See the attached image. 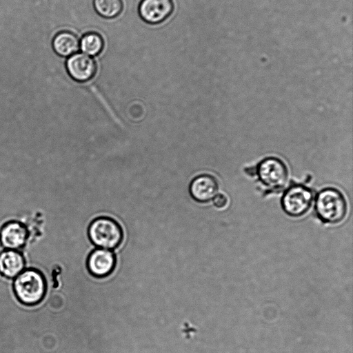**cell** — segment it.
<instances>
[{"instance_id": "5b68a950", "label": "cell", "mask_w": 353, "mask_h": 353, "mask_svg": "<svg viewBox=\"0 0 353 353\" xmlns=\"http://www.w3.org/2000/svg\"><path fill=\"white\" fill-rule=\"evenodd\" d=\"M14 288L17 297L23 303L34 304L42 299L45 292V282L40 273L29 270L18 275Z\"/></svg>"}, {"instance_id": "3957f363", "label": "cell", "mask_w": 353, "mask_h": 353, "mask_svg": "<svg viewBox=\"0 0 353 353\" xmlns=\"http://www.w3.org/2000/svg\"><path fill=\"white\" fill-rule=\"evenodd\" d=\"M256 173L263 185L274 191L285 186L289 176L286 164L275 157L262 159L256 165Z\"/></svg>"}, {"instance_id": "7a4b0ae2", "label": "cell", "mask_w": 353, "mask_h": 353, "mask_svg": "<svg viewBox=\"0 0 353 353\" xmlns=\"http://www.w3.org/2000/svg\"><path fill=\"white\" fill-rule=\"evenodd\" d=\"M88 236L94 245L109 250L117 248L121 243L123 234L121 225L114 219L99 216L90 223Z\"/></svg>"}, {"instance_id": "7c38bea8", "label": "cell", "mask_w": 353, "mask_h": 353, "mask_svg": "<svg viewBox=\"0 0 353 353\" xmlns=\"http://www.w3.org/2000/svg\"><path fill=\"white\" fill-rule=\"evenodd\" d=\"M24 261L17 252L9 250L0 255V271L8 277L17 276L23 270Z\"/></svg>"}, {"instance_id": "6da1fadb", "label": "cell", "mask_w": 353, "mask_h": 353, "mask_svg": "<svg viewBox=\"0 0 353 353\" xmlns=\"http://www.w3.org/2000/svg\"><path fill=\"white\" fill-rule=\"evenodd\" d=\"M315 212L323 223L336 224L341 222L347 212V203L343 193L335 188L322 189L316 196Z\"/></svg>"}, {"instance_id": "9a60e30c", "label": "cell", "mask_w": 353, "mask_h": 353, "mask_svg": "<svg viewBox=\"0 0 353 353\" xmlns=\"http://www.w3.org/2000/svg\"><path fill=\"white\" fill-rule=\"evenodd\" d=\"M212 200L214 206L217 208H223L228 203V197L223 193L217 194Z\"/></svg>"}, {"instance_id": "5bb4252c", "label": "cell", "mask_w": 353, "mask_h": 353, "mask_svg": "<svg viewBox=\"0 0 353 353\" xmlns=\"http://www.w3.org/2000/svg\"><path fill=\"white\" fill-rule=\"evenodd\" d=\"M93 5L97 14L105 19L119 16L123 7L122 0H94Z\"/></svg>"}, {"instance_id": "52a82bcc", "label": "cell", "mask_w": 353, "mask_h": 353, "mask_svg": "<svg viewBox=\"0 0 353 353\" xmlns=\"http://www.w3.org/2000/svg\"><path fill=\"white\" fill-rule=\"evenodd\" d=\"M172 0H142L139 6L141 18L150 24H158L165 21L172 13Z\"/></svg>"}, {"instance_id": "30bf717a", "label": "cell", "mask_w": 353, "mask_h": 353, "mask_svg": "<svg viewBox=\"0 0 353 353\" xmlns=\"http://www.w3.org/2000/svg\"><path fill=\"white\" fill-rule=\"evenodd\" d=\"M27 232L26 228L17 222L8 223L1 230V241L7 248L16 249L26 241Z\"/></svg>"}, {"instance_id": "4fadbf2b", "label": "cell", "mask_w": 353, "mask_h": 353, "mask_svg": "<svg viewBox=\"0 0 353 353\" xmlns=\"http://www.w3.org/2000/svg\"><path fill=\"white\" fill-rule=\"evenodd\" d=\"M104 47V41L97 32L85 34L79 41V48L83 53L94 57L99 54Z\"/></svg>"}, {"instance_id": "277c9868", "label": "cell", "mask_w": 353, "mask_h": 353, "mask_svg": "<svg viewBox=\"0 0 353 353\" xmlns=\"http://www.w3.org/2000/svg\"><path fill=\"white\" fill-rule=\"evenodd\" d=\"M314 201L313 191L302 184H293L283 193L281 204L284 212L292 217L305 214Z\"/></svg>"}, {"instance_id": "8fae6325", "label": "cell", "mask_w": 353, "mask_h": 353, "mask_svg": "<svg viewBox=\"0 0 353 353\" xmlns=\"http://www.w3.org/2000/svg\"><path fill=\"white\" fill-rule=\"evenodd\" d=\"M52 47L54 52L59 56H71L78 51L79 40L73 32L61 31L54 37Z\"/></svg>"}, {"instance_id": "9c48e42d", "label": "cell", "mask_w": 353, "mask_h": 353, "mask_svg": "<svg viewBox=\"0 0 353 353\" xmlns=\"http://www.w3.org/2000/svg\"><path fill=\"white\" fill-rule=\"evenodd\" d=\"M116 257L114 253L105 249L93 250L88 257L87 268L89 272L97 278H104L114 270Z\"/></svg>"}, {"instance_id": "8992f818", "label": "cell", "mask_w": 353, "mask_h": 353, "mask_svg": "<svg viewBox=\"0 0 353 353\" xmlns=\"http://www.w3.org/2000/svg\"><path fill=\"white\" fill-rule=\"evenodd\" d=\"M65 66L70 77L79 83L91 80L97 70L95 61L83 52H76L70 56L66 61Z\"/></svg>"}, {"instance_id": "ba28073f", "label": "cell", "mask_w": 353, "mask_h": 353, "mask_svg": "<svg viewBox=\"0 0 353 353\" xmlns=\"http://www.w3.org/2000/svg\"><path fill=\"white\" fill-rule=\"evenodd\" d=\"M219 185L216 179L209 174H201L195 176L189 185V193L192 198L201 203L212 201L218 194Z\"/></svg>"}]
</instances>
